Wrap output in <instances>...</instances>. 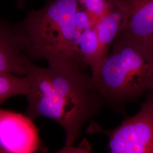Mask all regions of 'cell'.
<instances>
[{
  "label": "cell",
  "instance_id": "7",
  "mask_svg": "<svg viewBox=\"0 0 153 153\" xmlns=\"http://www.w3.org/2000/svg\"><path fill=\"white\" fill-rule=\"evenodd\" d=\"M23 42L21 36L8 22L1 20L0 72L26 75L23 64Z\"/></svg>",
  "mask_w": 153,
  "mask_h": 153
},
{
  "label": "cell",
  "instance_id": "4",
  "mask_svg": "<svg viewBox=\"0 0 153 153\" xmlns=\"http://www.w3.org/2000/svg\"><path fill=\"white\" fill-rule=\"evenodd\" d=\"M88 131L106 134L110 153H153V99L148 95L137 114L126 118L114 129L104 131L91 123Z\"/></svg>",
  "mask_w": 153,
  "mask_h": 153
},
{
  "label": "cell",
  "instance_id": "3",
  "mask_svg": "<svg viewBox=\"0 0 153 153\" xmlns=\"http://www.w3.org/2000/svg\"><path fill=\"white\" fill-rule=\"evenodd\" d=\"M91 74L104 106L121 112L153 89V48L121 32Z\"/></svg>",
  "mask_w": 153,
  "mask_h": 153
},
{
  "label": "cell",
  "instance_id": "6",
  "mask_svg": "<svg viewBox=\"0 0 153 153\" xmlns=\"http://www.w3.org/2000/svg\"><path fill=\"white\" fill-rule=\"evenodd\" d=\"M126 16L124 32L153 48V0H114Z\"/></svg>",
  "mask_w": 153,
  "mask_h": 153
},
{
  "label": "cell",
  "instance_id": "9",
  "mask_svg": "<svg viewBox=\"0 0 153 153\" xmlns=\"http://www.w3.org/2000/svg\"><path fill=\"white\" fill-rule=\"evenodd\" d=\"M31 82L30 78H19L11 73L0 72V103L16 95H26L30 93Z\"/></svg>",
  "mask_w": 153,
  "mask_h": 153
},
{
  "label": "cell",
  "instance_id": "2",
  "mask_svg": "<svg viewBox=\"0 0 153 153\" xmlns=\"http://www.w3.org/2000/svg\"><path fill=\"white\" fill-rule=\"evenodd\" d=\"M78 7L77 0H49L14 25L23 39V54L33 62L45 59L49 66L90 68L81 57L79 45L92 26L76 22Z\"/></svg>",
  "mask_w": 153,
  "mask_h": 153
},
{
  "label": "cell",
  "instance_id": "10",
  "mask_svg": "<svg viewBox=\"0 0 153 153\" xmlns=\"http://www.w3.org/2000/svg\"><path fill=\"white\" fill-rule=\"evenodd\" d=\"M78 5L88 13L94 23L115 5L114 0H77Z\"/></svg>",
  "mask_w": 153,
  "mask_h": 153
},
{
  "label": "cell",
  "instance_id": "11",
  "mask_svg": "<svg viewBox=\"0 0 153 153\" xmlns=\"http://www.w3.org/2000/svg\"><path fill=\"white\" fill-rule=\"evenodd\" d=\"M17 4V5L19 6L20 7H22V6L28 0H15Z\"/></svg>",
  "mask_w": 153,
  "mask_h": 153
},
{
  "label": "cell",
  "instance_id": "5",
  "mask_svg": "<svg viewBox=\"0 0 153 153\" xmlns=\"http://www.w3.org/2000/svg\"><path fill=\"white\" fill-rule=\"evenodd\" d=\"M40 143L39 130L31 119L26 116L1 109V153H34Z\"/></svg>",
  "mask_w": 153,
  "mask_h": 153
},
{
  "label": "cell",
  "instance_id": "1",
  "mask_svg": "<svg viewBox=\"0 0 153 153\" xmlns=\"http://www.w3.org/2000/svg\"><path fill=\"white\" fill-rule=\"evenodd\" d=\"M23 64L31 82L26 116H43L56 121L64 130L66 146L81 137L82 127L92 120L104 103L88 69L70 65L41 68L25 55Z\"/></svg>",
  "mask_w": 153,
  "mask_h": 153
},
{
  "label": "cell",
  "instance_id": "12",
  "mask_svg": "<svg viewBox=\"0 0 153 153\" xmlns=\"http://www.w3.org/2000/svg\"><path fill=\"white\" fill-rule=\"evenodd\" d=\"M149 95H150V97L153 99V89L151 90L150 91H149Z\"/></svg>",
  "mask_w": 153,
  "mask_h": 153
},
{
  "label": "cell",
  "instance_id": "8",
  "mask_svg": "<svg viewBox=\"0 0 153 153\" xmlns=\"http://www.w3.org/2000/svg\"><path fill=\"white\" fill-rule=\"evenodd\" d=\"M126 16L120 8L114 6L95 24L104 59L109 54V49L116 39L124 30Z\"/></svg>",
  "mask_w": 153,
  "mask_h": 153
}]
</instances>
